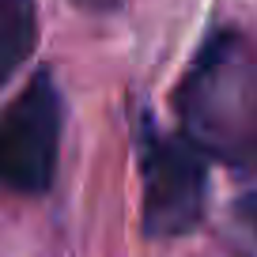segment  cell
<instances>
[{"mask_svg":"<svg viewBox=\"0 0 257 257\" xmlns=\"http://www.w3.org/2000/svg\"><path fill=\"white\" fill-rule=\"evenodd\" d=\"M61 95L46 68L0 113V189L42 197L53 185L61 152Z\"/></svg>","mask_w":257,"mask_h":257,"instance_id":"cell-3","label":"cell"},{"mask_svg":"<svg viewBox=\"0 0 257 257\" xmlns=\"http://www.w3.org/2000/svg\"><path fill=\"white\" fill-rule=\"evenodd\" d=\"M72 4H80L83 12H113L121 0H72Z\"/></svg>","mask_w":257,"mask_h":257,"instance_id":"cell-6","label":"cell"},{"mask_svg":"<svg viewBox=\"0 0 257 257\" xmlns=\"http://www.w3.org/2000/svg\"><path fill=\"white\" fill-rule=\"evenodd\" d=\"M182 133L208 159L257 170V42L238 27H216L178 83Z\"/></svg>","mask_w":257,"mask_h":257,"instance_id":"cell-1","label":"cell"},{"mask_svg":"<svg viewBox=\"0 0 257 257\" xmlns=\"http://www.w3.org/2000/svg\"><path fill=\"white\" fill-rule=\"evenodd\" d=\"M140 178H144V234L182 238L197 231L208 201V155L185 133L170 137L152 121L140 125Z\"/></svg>","mask_w":257,"mask_h":257,"instance_id":"cell-2","label":"cell"},{"mask_svg":"<svg viewBox=\"0 0 257 257\" xmlns=\"http://www.w3.org/2000/svg\"><path fill=\"white\" fill-rule=\"evenodd\" d=\"M38 46L34 0H0V87L27 64Z\"/></svg>","mask_w":257,"mask_h":257,"instance_id":"cell-4","label":"cell"},{"mask_svg":"<svg viewBox=\"0 0 257 257\" xmlns=\"http://www.w3.org/2000/svg\"><path fill=\"white\" fill-rule=\"evenodd\" d=\"M234 212H238V219L246 223V231L257 238V193H246V197L234 204Z\"/></svg>","mask_w":257,"mask_h":257,"instance_id":"cell-5","label":"cell"}]
</instances>
